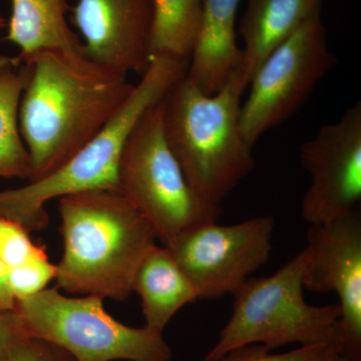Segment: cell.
I'll list each match as a JSON object with an SVG mask.
<instances>
[{
  "label": "cell",
  "mask_w": 361,
  "mask_h": 361,
  "mask_svg": "<svg viewBox=\"0 0 361 361\" xmlns=\"http://www.w3.org/2000/svg\"><path fill=\"white\" fill-rule=\"evenodd\" d=\"M18 59V58H16ZM27 68L18 121L32 159V178L65 165L113 120L135 85L82 51L47 49L18 59Z\"/></svg>",
  "instance_id": "1"
},
{
  "label": "cell",
  "mask_w": 361,
  "mask_h": 361,
  "mask_svg": "<svg viewBox=\"0 0 361 361\" xmlns=\"http://www.w3.org/2000/svg\"><path fill=\"white\" fill-rule=\"evenodd\" d=\"M63 257L56 283L71 294L122 301L157 245L153 228L122 194L92 190L59 199Z\"/></svg>",
  "instance_id": "2"
},
{
  "label": "cell",
  "mask_w": 361,
  "mask_h": 361,
  "mask_svg": "<svg viewBox=\"0 0 361 361\" xmlns=\"http://www.w3.org/2000/svg\"><path fill=\"white\" fill-rule=\"evenodd\" d=\"M246 85L239 71L213 94L185 75L163 99L166 141L188 182L204 200L220 206L255 166L241 127Z\"/></svg>",
  "instance_id": "3"
},
{
  "label": "cell",
  "mask_w": 361,
  "mask_h": 361,
  "mask_svg": "<svg viewBox=\"0 0 361 361\" xmlns=\"http://www.w3.org/2000/svg\"><path fill=\"white\" fill-rule=\"evenodd\" d=\"M188 61L153 56L120 111L65 165L25 186L0 191V218L13 221L26 231L49 224V201L92 190H115L123 146L145 111L161 102L186 75Z\"/></svg>",
  "instance_id": "4"
},
{
  "label": "cell",
  "mask_w": 361,
  "mask_h": 361,
  "mask_svg": "<svg viewBox=\"0 0 361 361\" xmlns=\"http://www.w3.org/2000/svg\"><path fill=\"white\" fill-rule=\"evenodd\" d=\"M306 252L302 250L274 274L250 277L233 294V312L204 360L217 361L230 351L252 344L270 350L338 343V303L316 306L304 299Z\"/></svg>",
  "instance_id": "5"
},
{
  "label": "cell",
  "mask_w": 361,
  "mask_h": 361,
  "mask_svg": "<svg viewBox=\"0 0 361 361\" xmlns=\"http://www.w3.org/2000/svg\"><path fill=\"white\" fill-rule=\"evenodd\" d=\"M116 191L146 218L163 246L204 223L217 222L221 207L197 193L166 141L163 99L145 111L128 137Z\"/></svg>",
  "instance_id": "6"
},
{
  "label": "cell",
  "mask_w": 361,
  "mask_h": 361,
  "mask_svg": "<svg viewBox=\"0 0 361 361\" xmlns=\"http://www.w3.org/2000/svg\"><path fill=\"white\" fill-rule=\"evenodd\" d=\"M26 331L65 350L75 361H173L161 331L128 326L97 296L68 297L47 289L16 302Z\"/></svg>",
  "instance_id": "7"
},
{
  "label": "cell",
  "mask_w": 361,
  "mask_h": 361,
  "mask_svg": "<svg viewBox=\"0 0 361 361\" xmlns=\"http://www.w3.org/2000/svg\"><path fill=\"white\" fill-rule=\"evenodd\" d=\"M334 65L319 9L271 52L252 78L241 106L242 132L249 146L253 148L264 133L293 115Z\"/></svg>",
  "instance_id": "8"
},
{
  "label": "cell",
  "mask_w": 361,
  "mask_h": 361,
  "mask_svg": "<svg viewBox=\"0 0 361 361\" xmlns=\"http://www.w3.org/2000/svg\"><path fill=\"white\" fill-rule=\"evenodd\" d=\"M275 220L257 216L232 225L217 222L194 226L170 247L191 280L199 299L234 294L269 260Z\"/></svg>",
  "instance_id": "9"
},
{
  "label": "cell",
  "mask_w": 361,
  "mask_h": 361,
  "mask_svg": "<svg viewBox=\"0 0 361 361\" xmlns=\"http://www.w3.org/2000/svg\"><path fill=\"white\" fill-rule=\"evenodd\" d=\"M304 288L334 292L341 314L337 349L345 361H361V214L357 208L310 224Z\"/></svg>",
  "instance_id": "10"
},
{
  "label": "cell",
  "mask_w": 361,
  "mask_h": 361,
  "mask_svg": "<svg viewBox=\"0 0 361 361\" xmlns=\"http://www.w3.org/2000/svg\"><path fill=\"white\" fill-rule=\"evenodd\" d=\"M299 158L311 176L301 204V216L308 225L336 219L357 208L361 200V104L304 142Z\"/></svg>",
  "instance_id": "11"
},
{
  "label": "cell",
  "mask_w": 361,
  "mask_h": 361,
  "mask_svg": "<svg viewBox=\"0 0 361 361\" xmlns=\"http://www.w3.org/2000/svg\"><path fill=\"white\" fill-rule=\"evenodd\" d=\"M70 11L85 56L126 75L148 70L151 0H77Z\"/></svg>",
  "instance_id": "12"
},
{
  "label": "cell",
  "mask_w": 361,
  "mask_h": 361,
  "mask_svg": "<svg viewBox=\"0 0 361 361\" xmlns=\"http://www.w3.org/2000/svg\"><path fill=\"white\" fill-rule=\"evenodd\" d=\"M239 4L240 0H204L200 32L186 77L207 94L219 92L241 63L236 42Z\"/></svg>",
  "instance_id": "13"
},
{
  "label": "cell",
  "mask_w": 361,
  "mask_h": 361,
  "mask_svg": "<svg viewBox=\"0 0 361 361\" xmlns=\"http://www.w3.org/2000/svg\"><path fill=\"white\" fill-rule=\"evenodd\" d=\"M322 0H248L240 21L239 35L243 40L242 80L248 87L252 78L271 52L322 8Z\"/></svg>",
  "instance_id": "14"
},
{
  "label": "cell",
  "mask_w": 361,
  "mask_h": 361,
  "mask_svg": "<svg viewBox=\"0 0 361 361\" xmlns=\"http://www.w3.org/2000/svg\"><path fill=\"white\" fill-rule=\"evenodd\" d=\"M133 292L141 297L145 325L161 332L178 311L199 299L191 280L165 246L156 245L142 261Z\"/></svg>",
  "instance_id": "15"
},
{
  "label": "cell",
  "mask_w": 361,
  "mask_h": 361,
  "mask_svg": "<svg viewBox=\"0 0 361 361\" xmlns=\"http://www.w3.org/2000/svg\"><path fill=\"white\" fill-rule=\"evenodd\" d=\"M68 11L66 0H11L6 39L20 49L18 59L47 49L82 51L66 20Z\"/></svg>",
  "instance_id": "16"
},
{
  "label": "cell",
  "mask_w": 361,
  "mask_h": 361,
  "mask_svg": "<svg viewBox=\"0 0 361 361\" xmlns=\"http://www.w3.org/2000/svg\"><path fill=\"white\" fill-rule=\"evenodd\" d=\"M27 68L13 59L0 70V178H32V166L20 129L18 111Z\"/></svg>",
  "instance_id": "17"
},
{
  "label": "cell",
  "mask_w": 361,
  "mask_h": 361,
  "mask_svg": "<svg viewBox=\"0 0 361 361\" xmlns=\"http://www.w3.org/2000/svg\"><path fill=\"white\" fill-rule=\"evenodd\" d=\"M149 56L188 61L198 39L204 0H151Z\"/></svg>",
  "instance_id": "18"
},
{
  "label": "cell",
  "mask_w": 361,
  "mask_h": 361,
  "mask_svg": "<svg viewBox=\"0 0 361 361\" xmlns=\"http://www.w3.org/2000/svg\"><path fill=\"white\" fill-rule=\"evenodd\" d=\"M56 276V265L49 260L42 247L25 262L7 271L9 287L16 302L44 290Z\"/></svg>",
  "instance_id": "19"
},
{
  "label": "cell",
  "mask_w": 361,
  "mask_h": 361,
  "mask_svg": "<svg viewBox=\"0 0 361 361\" xmlns=\"http://www.w3.org/2000/svg\"><path fill=\"white\" fill-rule=\"evenodd\" d=\"M217 361H345L336 346L329 344L298 346L283 353H272L260 344L230 351Z\"/></svg>",
  "instance_id": "20"
},
{
  "label": "cell",
  "mask_w": 361,
  "mask_h": 361,
  "mask_svg": "<svg viewBox=\"0 0 361 361\" xmlns=\"http://www.w3.org/2000/svg\"><path fill=\"white\" fill-rule=\"evenodd\" d=\"M39 249L23 226L0 218V261L7 271L25 262Z\"/></svg>",
  "instance_id": "21"
},
{
  "label": "cell",
  "mask_w": 361,
  "mask_h": 361,
  "mask_svg": "<svg viewBox=\"0 0 361 361\" xmlns=\"http://www.w3.org/2000/svg\"><path fill=\"white\" fill-rule=\"evenodd\" d=\"M4 361H75L63 349L30 336L18 341Z\"/></svg>",
  "instance_id": "22"
},
{
  "label": "cell",
  "mask_w": 361,
  "mask_h": 361,
  "mask_svg": "<svg viewBox=\"0 0 361 361\" xmlns=\"http://www.w3.org/2000/svg\"><path fill=\"white\" fill-rule=\"evenodd\" d=\"M30 336L16 311L0 313V361H4L13 346Z\"/></svg>",
  "instance_id": "23"
},
{
  "label": "cell",
  "mask_w": 361,
  "mask_h": 361,
  "mask_svg": "<svg viewBox=\"0 0 361 361\" xmlns=\"http://www.w3.org/2000/svg\"><path fill=\"white\" fill-rule=\"evenodd\" d=\"M16 310V299L9 287L7 270L0 261V313L11 312Z\"/></svg>",
  "instance_id": "24"
},
{
  "label": "cell",
  "mask_w": 361,
  "mask_h": 361,
  "mask_svg": "<svg viewBox=\"0 0 361 361\" xmlns=\"http://www.w3.org/2000/svg\"><path fill=\"white\" fill-rule=\"evenodd\" d=\"M13 59L7 58V56H0V70L4 68V66H6L7 63H11Z\"/></svg>",
  "instance_id": "25"
},
{
  "label": "cell",
  "mask_w": 361,
  "mask_h": 361,
  "mask_svg": "<svg viewBox=\"0 0 361 361\" xmlns=\"http://www.w3.org/2000/svg\"><path fill=\"white\" fill-rule=\"evenodd\" d=\"M7 26V23L6 20H4V16L0 14V30H2V28L6 27Z\"/></svg>",
  "instance_id": "26"
}]
</instances>
